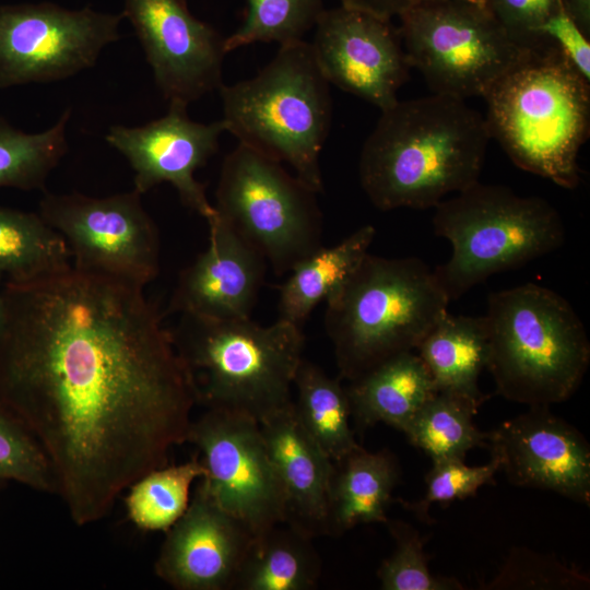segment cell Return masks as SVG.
<instances>
[{
    "label": "cell",
    "instance_id": "1",
    "mask_svg": "<svg viewBox=\"0 0 590 590\" xmlns=\"http://www.w3.org/2000/svg\"><path fill=\"white\" fill-rule=\"evenodd\" d=\"M0 405L36 439L72 521L103 519L187 441L197 403L144 288L69 267L3 283Z\"/></svg>",
    "mask_w": 590,
    "mask_h": 590
},
{
    "label": "cell",
    "instance_id": "2",
    "mask_svg": "<svg viewBox=\"0 0 590 590\" xmlns=\"http://www.w3.org/2000/svg\"><path fill=\"white\" fill-rule=\"evenodd\" d=\"M489 139L485 118L463 99L398 101L364 142L361 186L381 211L435 208L479 181Z\"/></svg>",
    "mask_w": 590,
    "mask_h": 590
},
{
    "label": "cell",
    "instance_id": "3",
    "mask_svg": "<svg viewBox=\"0 0 590 590\" xmlns=\"http://www.w3.org/2000/svg\"><path fill=\"white\" fill-rule=\"evenodd\" d=\"M491 138L519 168L573 189L590 130V82L555 44L534 49L484 96Z\"/></svg>",
    "mask_w": 590,
    "mask_h": 590
},
{
    "label": "cell",
    "instance_id": "4",
    "mask_svg": "<svg viewBox=\"0 0 590 590\" xmlns=\"http://www.w3.org/2000/svg\"><path fill=\"white\" fill-rule=\"evenodd\" d=\"M449 302L423 260L368 252L326 298L324 328L340 378L354 380L416 350L448 312Z\"/></svg>",
    "mask_w": 590,
    "mask_h": 590
},
{
    "label": "cell",
    "instance_id": "5",
    "mask_svg": "<svg viewBox=\"0 0 590 590\" xmlns=\"http://www.w3.org/2000/svg\"><path fill=\"white\" fill-rule=\"evenodd\" d=\"M170 334L198 404L261 422L293 403L294 377L304 358L302 327L280 319L261 326L250 318L179 315Z\"/></svg>",
    "mask_w": 590,
    "mask_h": 590
},
{
    "label": "cell",
    "instance_id": "6",
    "mask_svg": "<svg viewBox=\"0 0 590 590\" xmlns=\"http://www.w3.org/2000/svg\"><path fill=\"white\" fill-rule=\"evenodd\" d=\"M484 318L486 369L497 394L528 406H551L577 391L590 364V341L562 295L533 283L494 292Z\"/></svg>",
    "mask_w": 590,
    "mask_h": 590
},
{
    "label": "cell",
    "instance_id": "7",
    "mask_svg": "<svg viewBox=\"0 0 590 590\" xmlns=\"http://www.w3.org/2000/svg\"><path fill=\"white\" fill-rule=\"evenodd\" d=\"M225 130L239 144L287 163L315 192L323 189L320 153L328 137L332 104L329 82L311 45L280 46L253 78L220 87Z\"/></svg>",
    "mask_w": 590,
    "mask_h": 590
},
{
    "label": "cell",
    "instance_id": "8",
    "mask_svg": "<svg viewBox=\"0 0 590 590\" xmlns=\"http://www.w3.org/2000/svg\"><path fill=\"white\" fill-rule=\"evenodd\" d=\"M433 228L452 247L449 260L434 269L449 300L565 241L563 220L550 202L480 181L439 202Z\"/></svg>",
    "mask_w": 590,
    "mask_h": 590
},
{
    "label": "cell",
    "instance_id": "9",
    "mask_svg": "<svg viewBox=\"0 0 590 590\" xmlns=\"http://www.w3.org/2000/svg\"><path fill=\"white\" fill-rule=\"evenodd\" d=\"M399 19L408 63L433 94L484 97L534 50L514 40L485 7L471 0H427Z\"/></svg>",
    "mask_w": 590,
    "mask_h": 590
},
{
    "label": "cell",
    "instance_id": "10",
    "mask_svg": "<svg viewBox=\"0 0 590 590\" xmlns=\"http://www.w3.org/2000/svg\"><path fill=\"white\" fill-rule=\"evenodd\" d=\"M316 193L280 162L238 143L223 161L214 209L283 274L322 246Z\"/></svg>",
    "mask_w": 590,
    "mask_h": 590
},
{
    "label": "cell",
    "instance_id": "11",
    "mask_svg": "<svg viewBox=\"0 0 590 590\" xmlns=\"http://www.w3.org/2000/svg\"><path fill=\"white\" fill-rule=\"evenodd\" d=\"M141 196L44 190L37 213L66 241L72 267L144 288L160 271V236Z\"/></svg>",
    "mask_w": 590,
    "mask_h": 590
},
{
    "label": "cell",
    "instance_id": "12",
    "mask_svg": "<svg viewBox=\"0 0 590 590\" xmlns=\"http://www.w3.org/2000/svg\"><path fill=\"white\" fill-rule=\"evenodd\" d=\"M122 13L51 2L0 4V88L67 79L119 39Z\"/></svg>",
    "mask_w": 590,
    "mask_h": 590
},
{
    "label": "cell",
    "instance_id": "13",
    "mask_svg": "<svg viewBox=\"0 0 590 590\" xmlns=\"http://www.w3.org/2000/svg\"><path fill=\"white\" fill-rule=\"evenodd\" d=\"M199 451L200 479L216 503L239 519L255 540L285 521V494L260 424L243 413L206 409L189 426Z\"/></svg>",
    "mask_w": 590,
    "mask_h": 590
},
{
    "label": "cell",
    "instance_id": "14",
    "mask_svg": "<svg viewBox=\"0 0 590 590\" xmlns=\"http://www.w3.org/2000/svg\"><path fill=\"white\" fill-rule=\"evenodd\" d=\"M121 13L169 103L188 106L223 85L225 38L196 19L185 0H125Z\"/></svg>",
    "mask_w": 590,
    "mask_h": 590
},
{
    "label": "cell",
    "instance_id": "15",
    "mask_svg": "<svg viewBox=\"0 0 590 590\" xmlns=\"http://www.w3.org/2000/svg\"><path fill=\"white\" fill-rule=\"evenodd\" d=\"M310 44L326 80L385 110L398 102L410 66L391 20L340 5L323 10Z\"/></svg>",
    "mask_w": 590,
    "mask_h": 590
},
{
    "label": "cell",
    "instance_id": "16",
    "mask_svg": "<svg viewBox=\"0 0 590 590\" xmlns=\"http://www.w3.org/2000/svg\"><path fill=\"white\" fill-rule=\"evenodd\" d=\"M225 131L222 120L197 122L189 118L187 105L169 103L166 115L144 126L110 127L106 141L129 162L134 190L143 194L168 182L186 206L208 221L215 209L194 172L215 154Z\"/></svg>",
    "mask_w": 590,
    "mask_h": 590
},
{
    "label": "cell",
    "instance_id": "17",
    "mask_svg": "<svg viewBox=\"0 0 590 590\" xmlns=\"http://www.w3.org/2000/svg\"><path fill=\"white\" fill-rule=\"evenodd\" d=\"M486 446L511 484L551 491L589 506V442L550 406H529L505 421L487 433Z\"/></svg>",
    "mask_w": 590,
    "mask_h": 590
},
{
    "label": "cell",
    "instance_id": "18",
    "mask_svg": "<svg viewBox=\"0 0 590 590\" xmlns=\"http://www.w3.org/2000/svg\"><path fill=\"white\" fill-rule=\"evenodd\" d=\"M253 541L200 481L184 515L166 531L154 571L177 590H234Z\"/></svg>",
    "mask_w": 590,
    "mask_h": 590
},
{
    "label": "cell",
    "instance_id": "19",
    "mask_svg": "<svg viewBox=\"0 0 590 590\" xmlns=\"http://www.w3.org/2000/svg\"><path fill=\"white\" fill-rule=\"evenodd\" d=\"M206 223L209 245L181 271L168 310L214 319L250 318L267 261L216 212Z\"/></svg>",
    "mask_w": 590,
    "mask_h": 590
},
{
    "label": "cell",
    "instance_id": "20",
    "mask_svg": "<svg viewBox=\"0 0 590 590\" xmlns=\"http://www.w3.org/2000/svg\"><path fill=\"white\" fill-rule=\"evenodd\" d=\"M259 424L284 488V523L310 538L328 534L334 462L303 428L293 403Z\"/></svg>",
    "mask_w": 590,
    "mask_h": 590
},
{
    "label": "cell",
    "instance_id": "21",
    "mask_svg": "<svg viewBox=\"0 0 590 590\" xmlns=\"http://www.w3.org/2000/svg\"><path fill=\"white\" fill-rule=\"evenodd\" d=\"M345 390L358 429L384 423L400 432L435 392L427 368L413 351L380 363L349 381Z\"/></svg>",
    "mask_w": 590,
    "mask_h": 590
},
{
    "label": "cell",
    "instance_id": "22",
    "mask_svg": "<svg viewBox=\"0 0 590 590\" xmlns=\"http://www.w3.org/2000/svg\"><path fill=\"white\" fill-rule=\"evenodd\" d=\"M399 473L398 461L387 450L370 452L358 446L334 462L328 535L342 534L358 524L386 523Z\"/></svg>",
    "mask_w": 590,
    "mask_h": 590
},
{
    "label": "cell",
    "instance_id": "23",
    "mask_svg": "<svg viewBox=\"0 0 590 590\" xmlns=\"http://www.w3.org/2000/svg\"><path fill=\"white\" fill-rule=\"evenodd\" d=\"M435 391H446L482 404L479 377L487 365L488 335L484 316H453L449 311L416 347Z\"/></svg>",
    "mask_w": 590,
    "mask_h": 590
},
{
    "label": "cell",
    "instance_id": "24",
    "mask_svg": "<svg viewBox=\"0 0 590 590\" xmlns=\"http://www.w3.org/2000/svg\"><path fill=\"white\" fill-rule=\"evenodd\" d=\"M376 236L364 225L331 247L321 246L299 261L281 285L278 319L298 327L361 263Z\"/></svg>",
    "mask_w": 590,
    "mask_h": 590
},
{
    "label": "cell",
    "instance_id": "25",
    "mask_svg": "<svg viewBox=\"0 0 590 590\" xmlns=\"http://www.w3.org/2000/svg\"><path fill=\"white\" fill-rule=\"evenodd\" d=\"M312 538L280 523L252 546L239 570L234 590H310L321 576V559Z\"/></svg>",
    "mask_w": 590,
    "mask_h": 590
},
{
    "label": "cell",
    "instance_id": "26",
    "mask_svg": "<svg viewBox=\"0 0 590 590\" xmlns=\"http://www.w3.org/2000/svg\"><path fill=\"white\" fill-rule=\"evenodd\" d=\"M293 387L297 399L294 412L306 433L337 462L359 445L350 421L351 408L345 387L316 364L302 359Z\"/></svg>",
    "mask_w": 590,
    "mask_h": 590
},
{
    "label": "cell",
    "instance_id": "27",
    "mask_svg": "<svg viewBox=\"0 0 590 590\" xmlns=\"http://www.w3.org/2000/svg\"><path fill=\"white\" fill-rule=\"evenodd\" d=\"M63 238L38 213L0 206V273L28 282L71 267Z\"/></svg>",
    "mask_w": 590,
    "mask_h": 590
},
{
    "label": "cell",
    "instance_id": "28",
    "mask_svg": "<svg viewBox=\"0 0 590 590\" xmlns=\"http://www.w3.org/2000/svg\"><path fill=\"white\" fill-rule=\"evenodd\" d=\"M480 403L451 392L435 391L420 406L402 433L432 462L464 460L476 447H485L487 433L474 424Z\"/></svg>",
    "mask_w": 590,
    "mask_h": 590
},
{
    "label": "cell",
    "instance_id": "29",
    "mask_svg": "<svg viewBox=\"0 0 590 590\" xmlns=\"http://www.w3.org/2000/svg\"><path fill=\"white\" fill-rule=\"evenodd\" d=\"M205 473L198 456L163 465L140 476L127 489L126 510L131 522L144 531H167L190 503V488Z\"/></svg>",
    "mask_w": 590,
    "mask_h": 590
},
{
    "label": "cell",
    "instance_id": "30",
    "mask_svg": "<svg viewBox=\"0 0 590 590\" xmlns=\"http://www.w3.org/2000/svg\"><path fill=\"white\" fill-rule=\"evenodd\" d=\"M67 109L49 129L26 133L0 117V188L45 190L46 180L68 150Z\"/></svg>",
    "mask_w": 590,
    "mask_h": 590
},
{
    "label": "cell",
    "instance_id": "31",
    "mask_svg": "<svg viewBox=\"0 0 590 590\" xmlns=\"http://www.w3.org/2000/svg\"><path fill=\"white\" fill-rule=\"evenodd\" d=\"M241 26L225 38L229 52L255 43H279L280 46L304 40L323 12L322 0H247Z\"/></svg>",
    "mask_w": 590,
    "mask_h": 590
},
{
    "label": "cell",
    "instance_id": "32",
    "mask_svg": "<svg viewBox=\"0 0 590 590\" xmlns=\"http://www.w3.org/2000/svg\"><path fill=\"white\" fill-rule=\"evenodd\" d=\"M394 540L392 554L382 560L377 576L385 590H462L456 578L433 575L420 532L401 520L385 523Z\"/></svg>",
    "mask_w": 590,
    "mask_h": 590
},
{
    "label": "cell",
    "instance_id": "33",
    "mask_svg": "<svg viewBox=\"0 0 590 590\" xmlns=\"http://www.w3.org/2000/svg\"><path fill=\"white\" fill-rule=\"evenodd\" d=\"M589 586V575L579 568L528 548H516L482 589L579 590Z\"/></svg>",
    "mask_w": 590,
    "mask_h": 590
},
{
    "label": "cell",
    "instance_id": "34",
    "mask_svg": "<svg viewBox=\"0 0 590 590\" xmlns=\"http://www.w3.org/2000/svg\"><path fill=\"white\" fill-rule=\"evenodd\" d=\"M0 481H14L43 493H55L49 462L26 427L0 405Z\"/></svg>",
    "mask_w": 590,
    "mask_h": 590
},
{
    "label": "cell",
    "instance_id": "35",
    "mask_svg": "<svg viewBox=\"0 0 590 590\" xmlns=\"http://www.w3.org/2000/svg\"><path fill=\"white\" fill-rule=\"evenodd\" d=\"M500 471L499 460L492 457L485 465L469 467L464 460H444L433 462L425 476V493L417 502H403V506L418 519L428 521V510L433 504L447 505L475 495L484 485L491 484Z\"/></svg>",
    "mask_w": 590,
    "mask_h": 590
},
{
    "label": "cell",
    "instance_id": "36",
    "mask_svg": "<svg viewBox=\"0 0 590 590\" xmlns=\"http://www.w3.org/2000/svg\"><path fill=\"white\" fill-rule=\"evenodd\" d=\"M485 8L514 40L529 49L553 44L542 27L565 9L563 0H485Z\"/></svg>",
    "mask_w": 590,
    "mask_h": 590
},
{
    "label": "cell",
    "instance_id": "37",
    "mask_svg": "<svg viewBox=\"0 0 590 590\" xmlns=\"http://www.w3.org/2000/svg\"><path fill=\"white\" fill-rule=\"evenodd\" d=\"M542 34L555 44L578 72L590 82V38L565 9L555 13L543 25Z\"/></svg>",
    "mask_w": 590,
    "mask_h": 590
},
{
    "label": "cell",
    "instance_id": "38",
    "mask_svg": "<svg viewBox=\"0 0 590 590\" xmlns=\"http://www.w3.org/2000/svg\"><path fill=\"white\" fill-rule=\"evenodd\" d=\"M427 0H340L341 4L376 16L392 20Z\"/></svg>",
    "mask_w": 590,
    "mask_h": 590
},
{
    "label": "cell",
    "instance_id": "39",
    "mask_svg": "<svg viewBox=\"0 0 590 590\" xmlns=\"http://www.w3.org/2000/svg\"><path fill=\"white\" fill-rule=\"evenodd\" d=\"M565 10L590 38V0H563Z\"/></svg>",
    "mask_w": 590,
    "mask_h": 590
},
{
    "label": "cell",
    "instance_id": "40",
    "mask_svg": "<svg viewBox=\"0 0 590 590\" xmlns=\"http://www.w3.org/2000/svg\"><path fill=\"white\" fill-rule=\"evenodd\" d=\"M3 283H4V276L2 273H0V329H1L3 316H4Z\"/></svg>",
    "mask_w": 590,
    "mask_h": 590
},
{
    "label": "cell",
    "instance_id": "41",
    "mask_svg": "<svg viewBox=\"0 0 590 590\" xmlns=\"http://www.w3.org/2000/svg\"><path fill=\"white\" fill-rule=\"evenodd\" d=\"M471 1H473V2H475V3H479V4L483 5V7H485V0H471Z\"/></svg>",
    "mask_w": 590,
    "mask_h": 590
}]
</instances>
